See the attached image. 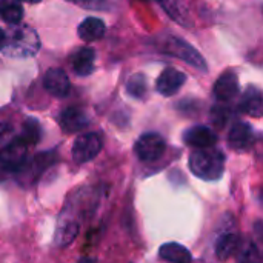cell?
I'll list each match as a JSON object with an SVG mask.
<instances>
[{
	"label": "cell",
	"mask_w": 263,
	"mask_h": 263,
	"mask_svg": "<svg viewBox=\"0 0 263 263\" xmlns=\"http://www.w3.org/2000/svg\"><path fill=\"white\" fill-rule=\"evenodd\" d=\"M40 49V39L35 29L28 25L14 28L6 34L3 48L0 49L5 55L14 59H28L34 57Z\"/></svg>",
	"instance_id": "1"
},
{
	"label": "cell",
	"mask_w": 263,
	"mask_h": 263,
	"mask_svg": "<svg viewBox=\"0 0 263 263\" xmlns=\"http://www.w3.org/2000/svg\"><path fill=\"white\" fill-rule=\"evenodd\" d=\"M190 170L202 180H219L225 173V157L220 151L197 148V151L190 156Z\"/></svg>",
	"instance_id": "2"
},
{
	"label": "cell",
	"mask_w": 263,
	"mask_h": 263,
	"mask_svg": "<svg viewBox=\"0 0 263 263\" xmlns=\"http://www.w3.org/2000/svg\"><path fill=\"white\" fill-rule=\"evenodd\" d=\"M165 51L174 57H179L180 60L190 63L191 66L200 69V71H206V62L205 59L199 54V51L196 48H193L191 45H188L185 40L177 39V37H166L165 40Z\"/></svg>",
	"instance_id": "3"
},
{
	"label": "cell",
	"mask_w": 263,
	"mask_h": 263,
	"mask_svg": "<svg viewBox=\"0 0 263 263\" xmlns=\"http://www.w3.org/2000/svg\"><path fill=\"white\" fill-rule=\"evenodd\" d=\"M28 143L20 137L8 143L0 151V166L5 171H22L26 165V153Z\"/></svg>",
	"instance_id": "4"
},
{
	"label": "cell",
	"mask_w": 263,
	"mask_h": 263,
	"mask_svg": "<svg viewBox=\"0 0 263 263\" xmlns=\"http://www.w3.org/2000/svg\"><path fill=\"white\" fill-rule=\"evenodd\" d=\"M134 151L142 162H156L165 153V140L157 133H146L139 137Z\"/></svg>",
	"instance_id": "5"
},
{
	"label": "cell",
	"mask_w": 263,
	"mask_h": 263,
	"mask_svg": "<svg viewBox=\"0 0 263 263\" xmlns=\"http://www.w3.org/2000/svg\"><path fill=\"white\" fill-rule=\"evenodd\" d=\"M103 146L102 137L97 133H86L76 139L72 145V157L77 163H86L97 157Z\"/></svg>",
	"instance_id": "6"
},
{
	"label": "cell",
	"mask_w": 263,
	"mask_h": 263,
	"mask_svg": "<svg viewBox=\"0 0 263 263\" xmlns=\"http://www.w3.org/2000/svg\"><path fill=\"white\" fill-rule=\"evenodd\" d=\"M213 92H214V97L222 103L233 100L239 94V79H237L236 72L225 71L214 83Z\"/></svg>",
	"instance_id": "7"
},
{
	"label": "cell",
	"mask_w": 263,
	"mask_h": 263,
	"mask_svg": "<svg viewBox=\"0 0 263 263\" xmlns=\"http://www.w3.org/2000/svg\"><path fill=\"white\" fill-rule=\"evenodd\" d=\"M186 82V76L182 71H177L174 68H166L157 79L156 88L157 91L165 96V97H171L174 96Z\"/></svg>",
	"instance_id": "8"
},
{
	"label": "cell",
	"mask_w": 263,
	"mask_h": 263,
	"mask_svg": "<svg viewBox=\"0 0 263 263\" xmlns=\"http://www.w3.org/2000/svg\"><path fill=\"white\" fill-rule=\"evenodd\" d=\"M43 85H45V89L55 97H65V96H68V92L71 89L69 79H68L66 72L60 68L48 69L45 74V79H43Z\"/></svg>",
	"instance_id": "9"
},
{
	"label": "cell",
	"mask_w": 263,
	"mask_h": 263,
	"mask_svg": "<svg viewBox=\"0 0 263 263\" xmlns=\"http://www.w3.org/2000/svg\"><path fill=\"white\" fill-rule=\"evenodd\" d=\"M183 142L194 148H211L217 142V136L208 126H193L183 133Z\"/></svg>",
	"instance_id": "10"
},
{
	"label": "cell",
	"mask_w": 263,
	"mask_h": 263,
	"mask_svg": "<svg viewBox=\"0 0 263 263\" xmlns=\"http://www.w3.org/2000/svg\"><path fill=\"white\" fill-rule=\"evenodd\" d=\"M60 126L65 133H77L85 129L89 125V119L86 112L80 108H66L60 114Z\"/></svg>",
	"instance_id": "11"
},
{
	"label": "cell",
	"mask_w": 263,
	"mask_h": 263,
	"mask_svg": "<svg viewBox=\"0 0 263 263\" xmlns=\"http://www.w3.org/2000/svg\"><path fill=\"white\" fill-rule=\"evenodd\" d=\"M94 62H96V51L89 46H83L74 51L71 55V65L77 76H89L94 71Z\"/></svg>",
	"instance_id": "12"
},
{
	"label": "cell",
	"mask_w": 263,
	"mask_h": 263,
	"mask_svg": "<svg viewBox=\"0 0 263 263\" xmlns=\"http://www.w3.org/2000/svg\"><path fill=\"white\" fill-rule=\"evenodd\" d=\"M253 142V129L247 122H237L233 125L228 134V143L233 149H245Z\"/></svg>",
	"instance_id": "13"
},
{
	"label": "cell",
	"mask_w": 263,
	"mask_h": 263,
	"mask_svg": "<svg viewBox=\"0 0 263 263\" xmlns=\"http://www.w3.org/2000/svg\"><path fill=\"white\" fill-rule=\"evenodd\" d=\"M240 111L253 116V117H262L263 116V94L256 89V88H248V91H245V94L240 99V105H239Z\"/></svg>",
	"instance_id": "14"
},
{
	"label": "cell",
	"mask_w": 263,
	"mask_h": 263,
	"mask_svg": "<svg viewBox=\"0 0 263 263\" xmlns=\"http://www.w3.org/2000/svg\"><path fill=\"white\" fill-rule=\"evenodd\" d=\"M79 37L83 42H96L105 34V23L97 17H88L79 25Z\"/></svg>",
	"instance_id": "15"
},
{
	"label": "cell",
	"mask_w": 263,
	"mask_h": 263,
	"mask_svg": "<svg viewBox=\"0 0 263 263\" xmlns=\"http://www.w3.org/2000/svg\"><path fill=\"white\" fill-rule=\"evenodd\" d=\"M160 257L165 259L166 262L173 263H188L191 262L193 256L191 253L180 243H165L162 248H160Z\"/></svg>",
	"instance_id": "16"
},
{
	"label": "cell",
	"mask_w": 263,
	"mask_h": 263,
	"mask_svg": "<svg viewBox=\"0 0 263 263\" xmlns=\"http://www.w3.org/2000/svg\"><path fill=\"white\" fill-rule=\"evenodd\" d=\"M240 239L239 236L236 234H225L222 236L219 240H217V245H216V256L220 259V260H225L231 256H234L237 251H239V247H240Z\"/></svg>",
	"instance_id": "17"
},
{
	"label": "cell",
	"mask_w": 263,
	"mask_h": 263,
	"mask_svg": "<svg viewBox=\"0 0 263 263\" xmlns=\"http://www.w3.org/2000/svg\"><path fill=\"white\" fill-rule=\"evenodd\" d=\"M0 17L11 25H18L23 17V8L18 0H0Z\"/></svg>",
	"instance_id": "18"
},
{
	"label": "cell",
	"mask_w": 263,
	"mask_h": 263,
	"mask_svg": "<svg viewBox=\"0 0 263 263\" xmlns=\"http://www.w3.org/2000/svg\"><path fill=\"white\" fill-rule=\"evenodd\" d=\"M22 140L28 145H35L42 139V126L35 119H26L22 128Z\"/></svg>",
	"instance_id": "19"
},
{
	"label": "cell",
	"mask_w": 263,
	"mask_h": 263,
	"mask_svg": "<svg viewBox=\"0 0 263 263\" xmlns=\"http://www.w3.org/2000/svg\"><path fill=\"white\" fill-rule=\"evenodd\" d=\"M126 91L131 97L136 99H143L146 91H148V85H146V79L143 74H134L128 83H126Z\"/></svg>",
	"instance_id": "20"
},
{
	"label": "cell",
	"mask_w": 263,
	"mask_h": 263,
	"mask_svg": "<svg viewBox=\"0 0 263 263\" xmlns=\"http://www.w3.org/2000/svg\"><path fill=\"white\" fill-rule=\"evenodd\" d=\"M77 233H79V225H77V223L69 222V223L62 225V227L57 230V236H55L57 243H59V245H62V247L69 245V243L76 239Z\"/></svg>",
	"instance_id": "21"
},
{
	"label": "cell",
	"mask_w": 263,
	"mask_h": 263,
	"mask_svg": "<svg viewBox=\"0 0 263 263\" xmlns=\"http://www.w3.org/2000/svg\"><path fill=\"white\" fill-rule=\"evenodd\" d=\"M157 2L162 5V8H163L174 20H177V22H180V23H185V22L182 20V14H180L177 0H157Z\"/></svg>",
	"instance_id": "22"
},
{
	"label": "cell",
	"mask_w": 263,
	"mask_h": 263,
	"mask_svg": "<svg viewBox=\"0 0 263 263\" xmlns=\"http://www.w3.org/2000/svg\"><path fill=\"white\" fill-rule=\"evenodd\" d=\"M211 114H213L211 120L217 126H223L228 122V119H230V111L225 106H216V108H213V112Z\"/></svg>",
	"instance_id": "23"
},
{
	"label": "cell",
	"mask_w": 263,
	"mask_h": 263,
	"mask_svg": "<svg viewBox=\"0 0 263 263\" xmlns=\"http://www.w3.org/2000/svg\"><path fill=\"white\" fill-rule=\"evenodd\" d=\"M68 2L85 9H102L105 3V0H68Z\"/></svg>",
	"instance_id": "24"
},
{
	"label": "cell",
	"mask_w": 263,
	"mask_h": 263,
	"mask_svg": "<svg viewBox=\"0 0 263 263\" xmlns=\"http://www.w3.org/2000/svg\"><path fill=\"white\" fill-rule=\"evenodd\" d=\"M11 134H12V125L11 123H6V122L0 123V143L5 139H8Z\"/></svg>",
	"instance_id": "25"
},
{
	"label": "cell",
	"mask_w": 263,
	"mask_h": 263,
	"mask_svg": "<svg viewBox=\"0 0 263 263\" xmlns=\"http://www.w3.org/2000/svg\"><path fill=\"white\" fill-rule=\"evenodd\" d=\"M5 40H6V34L3 32V29L0 28V49L3 48V45H5Z\"/></svg>",
	"instance_id": "26"
},
{
	"label": "cell",
	"mask_w": 263,
	"mask_h": 263,
	"mask_svg": "<svg viewBox=\"0 0 263 263\" xmlns=\"http://www.w3.org/2000/svg\"><path fill=\"white\" fill-rule=\"evenodd\" d=\"M20 2H26V3H39L42 0H20Z\"/></svg>",
	"instance_id": "27"
},
{
	"label": "cell",
	"mask_w": 263,
	"mask_h": 263,
	"mask_svg": "<svg viewBox=\"0 0 263 263\" xmlns=\"http://www.w3.org/2000/svg\"><path fill=\"white\" fill-rule=\"evenodd\" d=\"M260 200L263 202V190H262V193H260Z\"/></svg>",
	"instance_id": "28"
},
{
	"label": "cell",
	"mask_w": 263,
	"mask_h": 263,
	"mask_svg": "<svg viewBox=\"0 0 263 263\" xmlns=\"http://www.w3.org/2000/svg\"><path fill=\"white\" fill-rule=\"evenodd\" d=\"M143 2H149V0H143ZM156 2H157V0H156Z\"/></svg>",
	"instance_id": "29"
}]
</instances>
